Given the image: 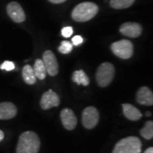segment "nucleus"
Listing matches in <instances>:
<instances>
[{"instance_id":"nucleus-1","label":"nucleus","mask_w":153,"mask_h":153,"mask_svg":"<svg viewBox=\"0 0 153 153\" xmlns=\"http://www.w3.org/2000/svg\"><path fill=\"white\" fill-rule=\"evenodd\" d=\"M41 147L39 137L33 131H26L19 136L16 153H38Z\"/></svg>"},{"instance_id":"nucleus-2","label":"nucleus","mask_w":153,"mask_h":153,"mask_svg":"<svg viewBox=\"0 0 153 153\" xmlns=\"http://www.w3.org/2000/svg\"><path fill=\"white\" fill-rule=\"evenodd\" d=\"M99 11V7L92 2H82L74 7L72 17L77 22H85L93 19Z\"/></svg>"},{"instance_id":"nucleus-3","label":"nucleus","mask_w":153,"mask_h":153,"mask_svg":"<svg viewBox=\"0 0 153 153\" xmlns=\"http://www.w3.org/2000/svg\"><path fill=\"white\" fill-rule=\"evenodd\" d=\"M142 143L138 137H124L116 143L112 153H140Z\"/></svg>"},{"instance_id":"nucleus-4","label":"nucleus","mask_w":153,"mask_h":153,"mask_svg":"<svg viewBox=\"0 0 153 153\" xmlns=\"http://www.w3.org/2000/svg\"><path fill=\"white\" fill-rule=\"evenodd\" d=\"M115 75V68L111 63L104 62L97 70L96 78L99 87H106L112 82Z\"/></svg>"},{"instance_id":"nucleus-5","label":"nucleus","mask_w":153,"mask_h":153,"mask_svg":"<svg viewBox=\"0 0 153 153\" xmlns=\"http://www.w3.org/2000/svg\"><path fill=\"white\" fill-rule=\"evenodd\" d=\"M112 52L121 59H128L133 54V45L128 40H120L111 45Z\"/></svg>"},{"instance_id":"nucleus-6","label":"nucleus","mask_w":153,"mask_h":153,"mask_svg":"<svg viewBox=\"0 0 153 153\" xmlns=\"http://www.w3.org/2000/svg\"><path fill=\"white\" fill-rule=\"evenodd\" d=\"M82 123L86 128H94L98 123L99 114L98 110L94 106H88L82 112Z\"/></svg>"},{"instance_id":"nucleus-7","label":"nucleus","mask_w":153,"mask_h":153,"mask_svg":"<svg viewBox=\"0 0 153 153\" xmlns=\"http://www.w3.org/2000/svg\"><path fill=\"white\" fill-rule=\"evenodd\" d=\"M43 62L49 75H57L59 71V65L56 57L52 51H46L43 53Z\"/></svg>"},{"instance_id":"nucleus-8","label":"nucleus","mask_w":153,"mask_h":153,"mask_svg":"<svg viewBox=\"0 0 153 153\" xmlns=\"http://www.w3.org/2000/svg\"><path fill=\"white\" fill-rule=\"evenodd\" d=\"M9 16L16 23H22L26 20V14L22 6L16 1H11L7 6Z\"/></svg>"},{"instance_id":"nucleus-9","label":"nucleus","mask_w":153,"mask_h":153,"mask_svg":"<svg viewBox=\"0 0 153 153\" xmlns=\"http://www.w3.org/2000/svg\"><path fill=\"white\" fill-rule=\"evenodd\" d=\"M40 104L43 110H48L53 107L59 106L60 104L59 96L52 89H50L42 96Z\"/></svg>"},{"instance_id":"nucleus-10","label":"nucleus","mask_w":153,"mask_h":153,"mask_svg":"<svg viewBox=\"0 0 153 153\" xmlns=\"http://www.w3.org/2000/svg\"><path fill=\"white\" fill-rule=\"evenodd\" d=\"M142 26L137 23L134 22L124 23L120 27V33L130 38L139 37L142 33Z\"/></svg>"},{"instance_id":"nucleus-11","label":"nucleus","mask_w":153,"mask_h":153,"mask_svg":"<svg viewBox=\"0 0 153 153\" xmlns=\"http://www.w3.org/2000/svg\"><path fill=\"white\" fill-rule=\"evenodd\" d=\"M62 125L67 130H73L76 127L77 120L74 112L70 108H64L60 113Z\"/></svg>"},{"instance_id":"nucleus-12","label":"nucleus","mask_w":153,"mask_h":153,"mask_svg":"<svg viewBox=\"0 0 153 153\" xmlns=\"http://www.w3.org/2000/svg\"><path fill=\"white\" fill-rule=\"evenodd\" d=\"M17 114V108L11 102L0 103V120H8L14 118Z\"/></svg>"},{"instance_id":"nucleus-13","label":"nucleus","mask_w":153,"mask_h":153,"mask_svg":"<svg viewBox=\"0 0 153 153\" xmlns=\"http://www.w3.org/2000/svg\"><path fill=\"white\" fill-rule=\"evenodd\" d=\"M136 99L137 103L145 106L153 104V94L152 91L147 87H143L137 91Z\"/></svg>"},{"instance_id":"nucleus-14","label":"nucleus","mask_w":153,"mask_h":153,"mask_svg":"<svg viewBox=\"0 0 153 153\" xmlns=\"http://www.w3.org/2000/svg\"><path fill=\"white\" fill-rule=\"evenodd\" d=\"M123 111L125 116L131 120H138L142 118L143 114L135 106L131 104H123L122 105Z\"/></svg>"},{"instance_id":"nucleus-15","label":"nucleus","mask_w":153,"mask_h":153,"mask_svg":"<svg viewBox=\"0 0 153 153\" xmlns=\"http://www.w3.org/2000/svg\"><path fill=\"white\" fill-rule=\"evenodd\" d=\"M22 76L24 82L28 85H32L36 82V76L33 69L29 65H26L24 67L22 70Z\"/></svg>"},{"instance_id":"nucleus-16","label":"nucleus","mask_w":153,"mask_h":153,"mask_svg":"<svg viewBox=\"0 0 153 153\" xmlns=\"http://www.w3.org/2000/svg\"><path fill=\"white\" fill-rule=\"evenodd\" d=\"M33 69L36 78L42 80L46 77V68H45V65H44L43 60H41V59H37V60H36Z\"/></svg>"},{"instance_id":"nucleus-17","label":"nucleus","mask_w":153,"mask_h":153,"mask_svg":"<svg viewBox=\"0 0 153 153\" xmlns=\"http://www.w3.org/2000/svg\"><path fill=\"white\" fill-rule=\"evenodd\" d=\"M72 79L74 82L79 85H82L84 86H87L89 84V77L82 70L74 71L72 74Z\"/></svg>"},{"instance_id":"nucleus-18","label":"nucleus","mask_w":153,"mask_h":153,"mask_svg":"<svg viewBox=\"0 0 153 153\" xmlns=\"http://www.w3.org/2000/svg\"><path fill=\"white\" fill-rule=\"evenodd\" d=\"M135 0H111L110 5L116 9H126L133 4Z\"/></svg>"},{"instance_id":"nucleus-19","label":"nucleus","mask_w":153,"mask_h":153,"mask_svg":"<svg viewBox=\"0 0 153 153\" xmlns=\"http://www.w3.org/2000/svg\"><path fill=\"white\" fill-rule=\"evenodd\" d=\"M140 133L144 138L147 140L152 139L153 137V122L152 120L147 121Z\"/></svg>"},{"instance_id":"nucleus-20","label":"nucleus","mask_w":153,"mask_h":153,"mask_svg":"<svg viewBox=\"0 0 153 153\" xmlns=\"http://www.w3.org/2000/svg\"><path fill=\"white\" fill-rule=\"evenodd\" d=\"M73 45L70 41H63L58 48V51L62 54H68L72 51Z\"/></svg>"},{"instance_id":"nucleus-21","label":"nucleus","mask_w":153,"mask_h":153,"mask_svg":"<svg viewBox=\"0 0 153 153\" xmlns=\"http://www.w3.org/2000/svg\"><path fill=\"white\" fill-rule=\"evenodd\" d=\"M14 63L11 62V61H4V62L0 65V69H1V70H7V71H11V70H14Z\"/></svg>"},{"instance_id":"nucleus-22","label":"nucleus","mask_w":153,"mask_h":153,"mask_svg":"<svg viewBox=\"0 0 153 153\" xmlns=\"http://www.w3.org/2000/svg\"><path fill=\"white\" fill-rule=\"evenodd\" d=\"M61 33L62 36L65 38H70V36L73 33V29L71 26H67V27H64L61 30Z\"/></svg>"},{"instance_id":"nucleus-23","label":"nucleus","mask_w":153,"mask_h":153,"mask_svg":"<svg viewBox=\"0 0 153 153\" xmlns=\"http://www.w3.org/2000/svg\"><path fill=\"white\" fill-rule=\"evenodd\" d=\"M72 43L74 45H79L83 43V38L80 36H75L72 38Z\"/></svg>"},{"instance_id":"nucleus-24","label":"nucleus","mask_w":153,"mask_h":153,"mask_svg":"<svg viewBox=\"0 0 153 153\" xmlns=\"http://www.w3.org/2000/svg\"><path fill=\"white\" fill-rule=\"evenodd\" d=\"M50 2L53 3V4H61L65 2L67 0H48Z\"/></svg>"},{"instance_id":"nucleus-25","label":"nucleus","mask_w":153,"mask_h":153,"mask_svg":"<svg viewBox=\"0 0 153 153\" xmlns=\"http://www.w3.org/2000/svg\"><path fill=\"white\" fill-rule=\"evenodd\" d=\"M4 137V133L1 130H0V142L3 140Z\"/></svg>"},{"instance_id":"nucleus-26","label":"nucleus","mask_w":153,"mask_h":153,"mask_svg":"<svg viewBox=\"0 0 153 153\" xmlns=\"http://www.w3.org/2000/svg\"><path fill=\"white\" fill-rule=\"evenodd\" d=\"M144 153H153V148L150 147V148H148L145 151Z\"/></svg>"},{"instance_id":"nucleus-27","label":"nucleus","mask_w":153,"mask_h":153,"mask_svg":"<svg viewBox=\"0 0 153 153\" xmlns=\"http://www.w3.org/2000/svg\"><path fill=\"white\" fill-rule=\"evenodd\" d=\"M146 116H151V113L150 112H147L146 113Z\"/></svg>"}]
</instances>
